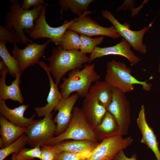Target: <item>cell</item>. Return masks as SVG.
<instances>
[{"mask_svg": "<svg viewBox=\"0 0 160 160\" xmlns=\"http://www.w3.org/2000/svg\"><path fill=\"white\" fill-rule=\"evenodd\" d=\"M41 147L36 146L31 148L23 147L17 153L12 154V160H34L35 158L40 159L41 154Z\"/></svg>", "mask_w": 160, "mask_h": 160, "instance_id": "obj_29", "label": "cell"}, {"mask_svg": "<svg viewBox=\"0 0 160 160\" xmlns=\"http://www.w3.org/2000/svg\"><path fill=\"white\" fill-rule=\"evenodd\" d=\"M79 96L77 93L62 98L56 106L55 110L58 112L53 121L56 123L55 135L57 136L67 128L71 120L73 110Z\"/></svg>", "mask_w": 160, "mask_h": 160, "instance_id": "obj_13", "label": "cell"}, {"mask_svg": "<svg viewBox=\"0 0 160 160\" xmlns=\"http://www.w3.org/2000/svg\"><path fill=\"white\" fill-rule=\"evenodd\" d=\"M93 129L98 141H101L120 133L116 121L108 111L100 123Z\"/></svg>", "mask_w": 160, "mask_h": 160, "instance_id": "obj_22", "label": "cell"}, {"mask_svg": "<svg viewBox=\"0 0 160 160\" xmlns=\"http://www.w3.org/2000/svg\"><path fill=\"white\" fill-rule=\"evenodd\" d=\"M12 4L10 11L7 12L5 19V26L12 28L21 41V43H33V41L25 35L24 31L29 34L35 27L34 22L39 16L44 5L33 7L32 10H25L21 8L18 0H10Z\"/></svg>", "mask_w": 160, "mask_h": 160, "instance_id": "obj_2", "label": "cell"}, {"mask_svg": "<svg viewBox=\"0 0 160 160\" xmlns=\"http://www.w3.org/2000/svg\"><path fill=\"white\" fill-rule=\"evenodd\" d=\"M27 143V138L25 133L14 142L0 149V160H4L10 154L18 152Z\"/></svg>", "mask_w": 160, "mask_h": 160, "instance_id": "obj_27", "label": "cell"}, {"mask_svg": "<svg viewBox=\"0 0 160 160\" xmlns=\"http://www.w3.org/2000/svg\"><path fill=\"white\" fill-rule=\"evenodd\" d=\"M89 93L95 96L107 109L111 102L112 93L111 87L106 82L96 81L90 87Z\"/></svg>", "mask_w": 160, "mask_h": 160, "instance_id": "obj_23", "label": "cell"}, {"mask_svg": "<svg viewBox=\"0 0 160 160\" xmlns=\"http://www.w3.org/2000/svg\"><path fill=\"white\" fill-rule=\"evenodd\" d=\"M80 51L83 53H92L95 47L103 41L104 36L93 38L83 34H80Z\"/></svg>", "mask_w": 160, "mask_h": 160, "instance_id": "obj_28", "label": "cell"}, {"mask_svg": "<svg viewBox=\"0 0 160 160\" xmlns=\"http://www.w3.org/2000/svg\"><path fill=\"white\" fill-rule=\"evenodd\" d=\"M101 12L103 17L112 24L120 36L127 41L135 51L143 54L146 53V45L143 44V38L149 27H145L139 31H132L129 29L127 24L119 23L109 11L104 10Z\"/></svg>", "mask_w": 160, "mask_h": 160, "instance_id": "obj_11", "label": "cell"}, {"mask_svg": "<svg viewBox=\"0 0 160 160\" xmlns=\"http://www.w3.org/2000/svg\"><path fill=\"white\" fill-rule=\"evenodd\" d=\"M51 42L49 39L42 44L28 43L23 49H20L17 45L14 46L12 54L18 62L21 71L22 72L30 66L39 64V59L44 54L47 44Z\"/></svg>", "mask_w": 160, "mask_h": 160, "instance_id": "obj_12", "label": "cell"}, {"mask_svg": "<svg viewBox=\"0 0 160 160\" xmlns=\"http://www.w3.org/2000/svg\"><path fill=\"white\" fill-rule=\"evenodd\" d=\"M112 160H137L136 154L132 155L130 157H127L124 153L123 150L120 151Z\"/></svg>", "mask_w": 160, "mask_h": 160, "instance_id": "obj_34", "label": "cell"}, {"mask_svg": "<svg viewBox=\"0 0 160 160\" xmlns=\"http://www.w3.org/2000/svg\"><path fill=\"white\" fill-rule=\"evenodd\" d=\"M158 72L159 73H160V60L159 63V67H158Z\"/></svg>", "mask_w": 160, "mask_h": 160, "instance_id": "obj_35", "label": "cell"}, {"mask_svg": "<svg viewBox=\"0 0 160 160\" xmlns=\"http://www.w3.org/2000/svg\"><path fill=\"white\" fill-rule=\"evenodd\" d=\"M53 115L52 113L42 119H34L27 127L28 144L32 148L41 147L54 137L56 125L52 119Z\"/></svg>", "mask_w": 160, "mask_h": 160, "instance_id": "obj_7", "label": "cell"}, {"mask_svg": "<svg viewBox=\"0 0 160 160\" xmlns=\"http://www.w3.org/2000/svg\"><path fill=\"white\" fill-rule=\"evenodd\" d=\"M94 0H60L58 3L61 10L67 11L69 9L72 13L79 17L92 12L89 11L88 8Z\"/></svg>", "mask_w": 160, "mask_h": 160, "instance_id": "obj_24", "label": "cell"}, {"mask_svg": "<svg viewBox=\"0 0 160 160\" xmlns=\"http://www.w3.org/2000/svg\"><path fill=\"white\" fill-rule=\"evenodd\" d=\"M29 106L28 105L23 104L12 109L7 106L5 100H0V115L16 126L27 127L32 122L36 115L35 113L29 118L24 116L25 112Z\"/></svg>", "mask_w": 160, "mask_h": 160, "instance_id": "obj_19", "label": "cell"}, {"mask_svg": "<svg viewBox=\"0 0 160 160\" xmlns=\"http://www.w3.org/2000/svg\"><path fill=\"white\" fill-rule=\"evenodd\" d=\"M119 133L102 140L91 151L86 160H112L121 150L127 148L133 141L132 137L124 138Z\"/></svg>", "mask_w": 160, "mask_h": 160, "instance_id": "obj_9", "label": "cell"}, {"mask_svg": "<svg viewBox=\"0 0 160 160\" xmlns=\"http://www.w3.org/2000/svg\"><path fill=\"white\" fill-rule=\"evenodd\" d=\"M0 100H11L23 104L24 99L20 87L21 73H18L15 79L8 86L6 82L7 75L9 72L7 67L0 70Z\"/></svg>", "mask_w": 160, "mask_h": 160, "instance_id": "obj_16", "label": "cell"}, {"mask_svg": "<svg viewBox=\"0 0 160 160\" xmlns=\"http://www.w3.org/2000/svg\"><path fill=\"white\" fill-rule=\"evenodd\" d=\"M0 56L7 67L9 73L11 77L15 78L18 73H22L18 62L9 53L6 43L1 41H0Z\"/></svg>", "mask_w": 160, "mask_h": 160, "instance_id": "obj_25", "label": "cell"}, {"mask_svg": "<svg viewBox=\"0 0 160 160\" xmlns=\"http://www.w3.org/2000/svg\"><path fill=\"white\" fill-rule=\"evenodd\" d=\"M0 147L4 148L17 140L26 133L27 127L16 126L0 116Z\"/></svg>", "mask_w": 160, "mask_h": 160, "instance_id": "obj_20", "label": "cell"}, {"mask_svg": "<svg viewBox=\"0 0 160 160\" xmlns=\"http://www.w3.org/2000/svg\"><path fill=\"white\" fill-rule=\"evenodd\" d=\"M111 102L107 108L116 121L120 133L123 136L128 133L131 123L129 102L124 93L118 88L111 87Z\"/></svg>", "mask_w": 160, "mask_h": 160, "instance_id": "obj_6", "label": "cell"}, {"mask_svg": "<svg viewBox=\"0 0 160 160\" xmlns=\"http://www.w3.org/2000/svg\"><path fill=\"white\" fill-rule=\"evenodd\" d=\"M99 143L98 142L90 140H68L49 146L52 149L58 153L62 152L78 153L86 151H92Z\"/></svg>", "mask_w": 160, "mask_h": 160, "instance_id": "obj_21", "label": "cell"}, {"mask_svg": "<svg viewBox=\"0 0 160 160\" xmlns=\"http://www.w3.org/2000/svg\"><path fill=\"white\" fill-rule=\"evenodd\" d=\"M68 140L98 142L93 128L86 120L81 108L77 107L73 109L72 118L67 129L47 141L44 145L51 146Z\"/></svg>", "mask_w": 160, "mask_h": 160, "instance_id": "obj_5", "label": "cell"}, {"mask_svg": "<svg viewBox=\"0 0 160 160\" xmlns=\"http://www.w3.org/2000/svg\"><path fill=\"white\" fill-rule=\"evenodd\" d=\"M43 7L39 17L34 21L35 27L33 31L29 34V36L36 40L41 38H47L55 43L57 46L61 47L63 36L70 25L76 20L77 18L68 21L65 20L62 25L53 27L47 23L46 19V7Z\"/></svg>", "mask_w": 160, "mask_h": 160, "instance_id": "obj_8", "label": "cell"}, {"mask_svg": "<svg viewBox=\"0 0 160 160\" xmlns=\"http://www.w3.org/2000/svg\"><path fill=\"white\" fill-rule=\"evenodd\" d=\"M95 63L85 65L81 70L70 72L66 78H63L59 88L63 98L69 97L76 92L79 97H85L89 93L92 83L99 81L100 75L95 70Z\"/></svg>", "mask_w": 160, "mask_h": 160, "instance_id": "obj_3", "label": "cell"}, {"mask_svg": "<svg viewBox=\"0 0 160 160\" xmlns=\"http://www.w3.org/2000/svg\"><path fill=\"white\" fill-rule=\"evenodd\" d=\"M39 64L47 73L49 79L50 89L47 99V103L42 107H36L34 110L39 117H44L52 113V111L63 98L58 86L54 82L49 70L48 65L43 61H40Z\"/></svg>", "mask_w": 160, "mask_h": 160, "instance_id": "obj_17", "label": "cell"}, {"mask_svg": "<svg viewBox=\"0 0 160 160\" xmlns=\"http://www.w3.org/2000/svg\"><path fill=\"white\" fill-rule=\"evenodd\" d=\"M131 46L124 38L115 45L100 47H96L93 51L89 56V64L94 60L103 56L110 55L121 56L126 58L132 65H135L140 61V59L134 54L131 49Z\"/></svg>", "mask_w": 160, "mask_h": 160, "instance_id": "obj_14", "label": "cell"}, {"mask_svg": "<svg viewBox=\"0 0 160 160\" xmlns=\"http://www.w3.org/2000/svg\"><path fill=\"white\" fill-rule=\"evenodd\" d=\"M0 41L10 43L14 46L21 41L17 36L15 30L5 26H0Z\"/></svg>", "mask_w": 160, "mask_h": 160, "instance_id": "obj_30", "label": "cell"}, {"mask_svg": "<svg viewBox=\"0 0 160 160\" xmlns=\"http://www.w3.org/2000/svg\"><path fill=\"white\" fill-rule=\"evenodd\" d=\"M93 12L87 13L79 17L68 29L74 31L80 35H84L90 37L105 36L116 39L120 36L113 25L109 27L102 26L90 16H86Z\"/></svg>", "mask_w": 160, "mask_h": 160, "instance_id": "obj_10", "label": "cell"}, {"mask_svg": "<svg viewBox=\"0 0 160 160\" xmlns=\"http://www.w3.org/2000/svg\"><path fill=\"white\" fill-rule=\"evenodd\" d=\"M105 81L111 87L126 93L132 91L135 84L141 86L145 91H149L152 85L146 81L139 80L132 74V70L124 63L115 60L107 63Z\"/></svg>", "mask_w": 160, "mask_h": 160, "instance_id": "obj_4", "label": "cell"}, {"mask_svg": "<svg viewBox=\"0 0 160 160\" xmlns=\"http://www.w3.org/2000/svg\"><path fill=\"white\" fill-rule=\"evenodd\" d=\"M136 121L142 135L140 142L145 144L152 151L157 160H160V151L157 137L152 128L147 122L143 105L141 106Z\"/></svg>", "mask_w": 160, "mask_h": 160, "instance_id": "obj_18", "label": "cell"}, {"mask_svg": "<svg viewBox=\"0 0 160 160\" xmlns=\"http://www.w3.org/2000/svg\"><path fill=\"white\" fill-rule=\"evenodd\" d=\"M41 147L40 160H57L59 153L53 150L49 146L43 145Z\"/></svg>", "mask_w": 160, "mask_h": 160, "instance_id": "obj_32", "label": "cell"}, {"mask_svg": "<svg viewBox=\"0 0 160 160\" xmlns=\"http://www.w3.org/2000/svg\"><path fill=\"white\" fill-rule=\"evenodd\" d=\"M51 55L45 59L49 62V70L55 83L58 86L63 76L68 72L79 69L89 63L87 54L79 50H67L57 46L51 51Z\"/></svg>", "mask_w": 160, "mask_h": 160, "instance_id": "obj_1", "label": "cell"}, {"mask_svg": "<svg viewBox=\"0 0 160 160\" xmlns=\"http://www.w3.org/2000/svg\"><path fill=\"white\" fill-rule=\"evenodd\" d=\"M92 151L78 153L62 152L59 155L57 160H86Z\"/></svg>", "mask_w": 160, "mask_h": 160, "instance_id": "obj_31", "label": "cell"}, {"mask_svg": "<svg viewBox=\"0 0 160 160\" xmlns=\"http://www.w3.org/2000/svg\"><path fill=\"white\" fill-rule=\"evenodd\" d=\"M44 0H23L21 8L24 10H29L32 7H38L44 5Z\"/></svg>", "mask_w": 160, "mask_h": 160, "instance_id": "obj_33", "label": "cell"}, {"mask_svg": "<svg viewBox=\"0 0 160 160\" xmlns=\"http://www.w3.org/2000/svg\"><path fill=\"white\" fill-rule=\"evenodd\" d=\"M159 12H160V11H159Z\"/></svg>", "mask_w": 160, "mask_h": 160, "instance_id": "obj_36", "label": "cell"}, {"mask_svg": "<svg viewBox=\"0 0 160 160\" xmlns=\"http://www.w3.org/2000/svg\"><path fill=\"white\" fill-rule=\"evenodd\" d=\"M84 98L81 109L87 121L94 128L100 123L107 110L89 93Z\"/></svg>", "mask_w": 160, "mask_h": 160, "instance_id": "obj_15", "label": "cell"}, {"mask_svg": "<svg viewBox=\"0 0 160 160\" xmlns=\"http://www.w3.org/2000/svg\"><path fill=\"white\" fill-rule=\"evenodd\" d=\"M61 47L65 50H79L80 48V34L67 29L63 36Z\"/></svg>", "mask_w": 160, "mask_h": 160, "instance_id": "obj_26", "label": "cell"}]
</instances>
